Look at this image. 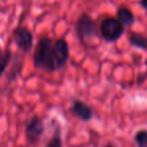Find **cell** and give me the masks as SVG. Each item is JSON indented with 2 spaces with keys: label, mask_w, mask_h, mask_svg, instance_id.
I'll use <instances>...</instances> for the list:
<instances>
[{
  "label": "cell",
  "mask_w": 147,
  "mask_h": 147,
  "mask_svg": "<svg viewBox=\"0 0 147 147\" xmlns=\"http://www.w3.org/2000/svg\"><path fill=\"white\" fill-rule=\"evenodd\" d=\"M53 57H54V40L48 34H41L33 49L34 69L45 73H54Z\"/></svg>",
  "instance_id": "6da1fadb"
},
{
  "label": "cell",
  "mask_w": 147,
  "mask_h": 147,
  "mask_svg": "<svg viewBox=\"0 0 147 147\" xmlns=\"http://www.w3.org/2000/svg\"><path fill=\"white\" fill-rule=\"evenodd\" d=\"M76 36L81 42H84L86 39L98 38L100 30H98V25L95 20L87 13H82L78 16L74 24Z\"/></svg>",
  "instance_id": "7a4b0ae2"
},
{
  "label": "cell",
  "mask_w": 147,
  "mask_h": 147,
  "mask_svg": "<svg viewBox=\"0 0 147 147\" xmlns=\"http://www.w3.org/2000/svg\"><path fill=\"white\" fill-rule=\"evenodd\" d=\"M124 27L118 18H105L99 26L100 36L107 42H114L123 36Z\"/></svg>",
  "instance_id": "3957f363"
},
{
  "label": "cell",
  "mask_w": 147,
  "mask_h": 147,
  "mask_svg": "<svg viewBox=\"0 0 147 147\" xmlns=\"http://www.w3.org/2000/svg\"><path fill=\"white\" fill-rule=\"evenodd\" d=\"M12 38L21 53H28L33 49V34L23 24L17 25L12 31Z\"/></svg>",
  "instance_id": "277c9868"
},
{
  "label": "cell",
  "mask_w": 147,
  "mask_h": 147,
  "mask_svg": "<svg viewBox=\"0 0 147 147\" xmlns=\"http://www.w3.org/2000/svg\"><path fill=\"white\" fill-rule=\"evenodd\" d=\"M45 131V126L42 119L39 116L33 115L26 121L25 124V140L30 145H35L38 143L41 136Z\"/></svg>",
  "instance_id": "5b68a950"
},
{
  "label": "cell",
  "mask_w": 147,
  "mask_h": 147,
  "mask_svg": "<svg viewBox=\"0 0 147 147\" xmlns=\"http://www.w3.org/2000/svg\"><path fill=\"white\" fill-rule=\"evenodd\" d=\"M69 45L65 38L60 37L54 40V57H53V67L54 72L59 71L64 67L69 59Z\"/></svg>",
  "instance_id": "8992f818"
},
{
  "label": "cell",
  "mask_w": 147,
  "mask_h": 147,
  "mask_svg": "<svg viewBox=\"0 0 147 147\" xmlns=\"http://www.w3.org/2000/svg\"><path fill=\"white\" fill-rule=\"evenodd\" d=\"M69 112L79 120L88 122L93 118V110L86 103L80 100H73L69 107Z\"/></svg>",
  "instance_id": "52a82bcc"
},
{
  "label": "cell",
  "mask_w": 147,
  "mask_h": 147,
  "mask_svg": "<svg viewBox=\"0 0 147 147\" xmlns=\"http://www.w3.org/2000/svg\"><path fill=\"white\" fill-rule=\"evenodd\" d=\"M10 62H11V66L6 73V81H7L8 85H10L13 81H15L16 78L21 74L22 68H23L22 67L23 66V57L20 55V53H16L12 55V59Z\"/></svg>",
  "instance_id": "ba28073f"
},
{
  "label": "cell",
  "mask_w": 147,
  "mask_h": 147,
  "mask_svg": "<svg viewBox=\"0 0 147 147\" xmlns=\"http://www.w3.org/2000/svg\"><path fill=\"white\" fill-rule=\"evenodd\" d=\"M117 18L125 27H131L135 22V16L129 8L121 6L117 9Z\"/></svg>",
  "instance_id": "9c48e42d"
},
{
  "label": "cell",
  "mask_w": 147,
  "mask_h": 147,
  "mask_svg": "<svg viewBox=\"0 0 147 147\" xmlns=\"http://www.w3.org/2000/svg\"><path fill=\"white\" fill-rule=\"evenodd\" d=\"M128 40L132 46H135L142 51H147V36L137 32H131L128 36Z\"/></svg>",
  "instance_id": "30bf717a"
},
{
  "label": "cell",
  "mask_w": 147,
  "mask_h": 147,
  "mask_svg": "<svg viewBox=\"0 0 147 147\" xmlns=\"http://www.w3.org/2000/svg\"><path fill=\"white\" fill-rule=\"evenodd\" d=\"M62 144L63 142L61 139V128H60L59 124H57L56 128L54 129V133L52 134L50 139L46 143V147H60L62 146Z\"/></svg>",
  "instance_id": "8fae6325"
},
{
  "label": "cell",
  "mask_w": 147,
  "mask_h": 147,
  "mask_svg": "<svg viewBox=\"0 0 147 147\" xmlns=\"http://www.w3.org/2000/svg\"><path fill=\"white\" fill-rule=\"evenodd\" d=\"M12 59V53L9 49H4L2 53L0 55V77L4 74L6 69L8 68L10 64V61Z\"/></svg>",
  "instance_id": "7c38bea8"
},
{
  "label": "cell",
  "mask_w": 147,
  "mask_h": 147,
  "mask_svg": "<svg viewBox=\"0 0 147 147\" xmlns=\"http://www.w3.org/2000/svg\"><path fill=\"white\" fill-rule=\"evenodd\" d=\"M134 141L139 147L147 146V129H139L134 135Z\"/></svg>",
  "instance_id": "4fadbf2b"
},
{
  "label": "cell",
  "mask_w": 147,
  "mask_h": 147,
  "mask_svg": "<svg viewBox=\"0 0 147 147\" xmlns=\"http://www.w3.org/2000/svg\"><path fill=\"white\" fill-rule=\"evenodd\" d=\"M146 77H147V73H144V74H142V75H139V76H138V79H137V84L138 85H141L142 83H143L144 81H145Z\"/></svg>",
  "instance_id": "5bb4252c"
},
{
  "label": "cell",
  "mask_w": 147,
  "mask_h": 147,
  "mask_svg": "<svg viewBox=\"0 0 147 147\" xmlns=\"http://www.w3.org/2000/svg\"><path fill=\"white\" fill-rule=\"evenodd\" d=\"M139 3H140V5H141V7L147 11V0H140Z\"/></svg>",
  "instance_id": "9a60e30c"
},
{
  "label": "cell",
  "mask_w": 147,
  "mask_h": 147,
  "mask_svg": "<svg viewBox=\"0 0 147 147\" xmlns=\"http://www.w3.org/2000/svg\"><path fill=\"white\" fill-rule=\"evenodd\" d=\"M2 53V51H1V49H0V55H1Z\"/></svg>",
  "instance_id": "2e32d148"
}]
</instances>
